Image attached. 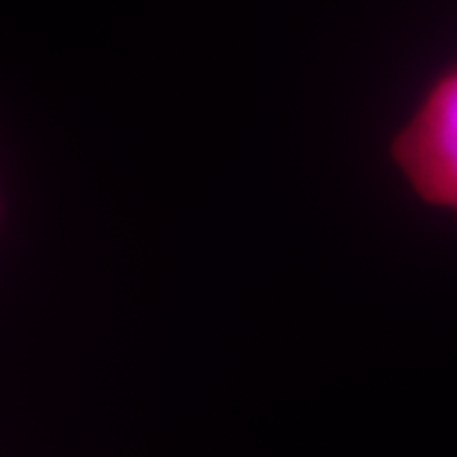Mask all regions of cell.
I'll return each instance as SVG.
<instances>
[{
  "instance_id": "6da1fadb",
  "label": "cell",
  "mask_w": 457,
  "mask_h": 457,
  "mask_svg": "<svg viewBox=\"0 0 457 457\" xmlns=\"http://www.w3.org/2000/svg\"><path fill=\"white\" fill-rule=\"evenodd\" d=\"M389 152L422 203L457 214V62L428 87Z\"/></svg>"
}]
</instances>
